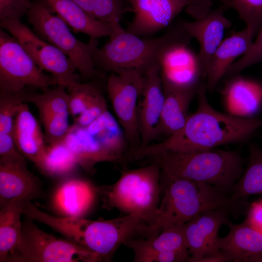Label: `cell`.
Listing matches in <instances>:
<instances>
[{"label": "cell", "instance_id": "obj_13", "mask_svg": "<svg viewBox=\"0 0 262 262\" xmlns=\"http://www.w3.org/2000/svg\"><path fill=\"white\" fill-rule=\"evenodd\" d=\"M183 25L199 43V52L194 57L195 66L199 77L206 81L210 60L224 39L225 32L230 27L231 22L225 16L224 7H219L200 18L183 21Z\"/></svg>", "mask_w": 262, "mask_h": 262}, {"label": "cell", "instance_id": "obj_20", "mask_svg": "<svg viewBox=\"0 0 262 262\" xmlns=\"http://www.w3.org/2000/svg\"><path fill=\"white\" fill-rule=\"evenodd\" d=\"M162 83L164 100L158 135H165L167 137L178 132L185 125L189 115V105L199 86L188 87Z\"/></svg>", "mask_w": 262, "mask_h": 262}, {"label": "cell", "instance_id": "obj_17", "mask_svg": "<svg viewBox=\"0 0 262 262\" xmlns=\"http://www.w3.org/2000/svg\"><path fill=\"white\" fill-rule=\"evenodd\" d=\"M227 226L228 234L219 239L220 250L233 262H262V232L245 221Z\"/></svg>", "mask_w": 262, "mask_h": 262}, {"label": "cell", "instance_id": "obj_19", "mask_svg": "<svg viewBox=\"0 0 262 262\" xmlns=\"http://www.w3.org/2000/svg\"><path fill=\"white\" fill-rule=\"evenodd\" d=\"M254 35L246 27L224 39L213 54L206 77L207 90L213 91L230 66L250 49Z\"/></svg>", "mask_w": 262, "mask_h": 262}, {"label": "cell", "instance_id": "obj_27", "mask_svg": "<svg viewBox=\"0 0 262 262\" xmlns=\"http://www.w3.org/2000/svg\"><path fill=\"white\" fill-rule=\"evenodd\" d=\"M247 166L234 185L230 196L233 199H246L254 195H262V150L251 144Z\"/></svg>", "mask_w": 262, "mask_h": 262}, {"label": "cell", "instance_id": "obj_37", "mask_svg": "<svg viewBox=\"0 0 262 262\" xmlns=\"http://www.w3.org/2000/svg\"><path fill=\"white\" fill-rule=\"evenodd\" d=\"M108 111L104 96L101 93L76 119L74 124L82 127H86Z\"/></svg>", "mask_w": 262, "mask_h": 262}, {"label": "cell", "instance_id": "obj_5", "mask_svg": "<svg viewBox=\"0 0 262 262\" xmlns=\"http://www.w3.org/2000/svg\"><path fill=\"white\" fill-rule=\"evenodd\" d=\"M161 172L159 165L152 162L148 165L123 171L114 184L95 190L105 208L135 214L147 228L154 222L160 202Z\"/></svg>", "mask_w": 262, "mask_h": 262}, {"label": "cell", "instance_id": "obj_14", "mask_svg": "<svg viewBox=\"0 0 262 262\" xmlns=\"http://www.w3.org/2000/svg\"><path fill=\"white\" fill-rule=\"evenodd\" d=\"M44 194L40 180L28 170L24 156L0 157V208L14 198L31 201Z\"/></svg>", "mask_w": 262, "mask_h": 262}, {"label": "cell", "instance_id": "obj_10", "mask_svg": "<svg viewBox=\"0 0 262 262\" xmlns=\"http://www.w3.org/2000/svg\"><path fill=\"white\" fill-rule=\"evenodd\" d=\"M145 83V76L134 69L112 72L107 90L118 121L133 153L140 147L138 107Z\"/></svg>", "mask_w": 262, "mask_h": 262}, {"label": "cell", "instance_id": "obj_25", "mask_svg": "<svg viewBox=\"0 0 262 262\" xmlns=\"http://www.w3.org/2000/svg\"><path fill=\"white\" fill-rule=\"evenodd\" d=\"M27 202L21 198H14L0 208V262H7L17 245L22 228L21 215Z\"/></svg>", "mask_w": 262, "mask_h": 262}, {"label": "cell", "instance_id": "obj_24", "mask_svg": "<svg viewBox=\"0 0 262 262\" xmlns=\"http://www.w3.org/2000/svg\"><path fill=\"white\" fill-rule=\"evenodd\" d=\"M95 192V188L85 180L68 179L57 188L53 204L57 211L67 217H79L90 207Z\"/></svg>", "mask_w": 262, "mask_h": 262}, {"label": "cell", "instance_id": "obj_32", "mask_svg": "<svg viewBox=\"0 0 262 262\" xmlns=\"http://www.w3.org/2000/svg\"><path fill=\"white\" fill-rule=\"evenodd\" d=\"M224 6L233 8L256 35L262 26V0H222Z\"/></svg>", "mask_w": 262, "mask_h": 262}, {"label": "cell", "instance_id": "obj_8", "mask_svg": "<svg viewBox=\"0 0 262 262\" xmlns=\"http://www.w3.org/2000/svg\"><path fill=\"white\" fill-rule=\"evenodd\" d=\"M12 35L0 30V92L17 93L31 86L43 92L57 85Z\"/></svg>", "mask_w": 262, "mask_h": 262}, {"label": "cell", "instance_id": "obj_33", "mask_svg": "<svg viewBox=\"0 0 262 262\" xmlns=\"http://www.w3.org/2000/svg\"><path fill=\"white\" fill-rule=\"evenodd\" d=\"M69 92V113L74 120L101 94L98 88L88 83H79Z\"/></svg>", "mask_w": 262, "mask_h": 262}, {"label": "cell", "instance_id": "obj_3", "mask_svg": "<svg viewBox=\"0 0 262 262\" xmlns=\"http://www.w3.org/2000/svg\"><path fill=\"white\" fill-rule=\"evenodd\" d=\"M192 38L183 21L172 23L163 35L156 37L138 36L121 27L98 49L93 61L95 67L111 73L131 68L144 75L150 68L159 65L166 52L187 46Z\"/></svg>", "mask_w": 262, "mask_h": 262}, {"label": "cell", "instance_id": "obj_41", "mask_svg": "<svg viewBox=\"0 0 262 262\" xmlns=\"http://www.w3.org/2000/svg\"><path fill=\"white\" fill-rule=\"evenodd\" d=\"M231 259L222 251L217 254L207 256L201 258L196 262H229Z\"/></svg>", "mask_w": 262, "mask_h": 262}, {"label": "cell", "instance_id": "obj_18", "mask_svg": "<svg viewBox=\"0 0 262 262\" xmlns=\"http://www.w3.org/2000/svg\"><path fill=\"white\" fill-rule=\"evenodd\" d=\"M238 75L231 76L222 90L225 109L235 117H253L262 104V86Z\"/></svg>", "mask_w": 262, "mask_h": 262}, {"label": "cell", "instance_id": "obj_29", "mask_svg": "<svg viewBox=\"0 0 262 262\" xmlns=\"http://www.w3.org/2000/svg\"><path fill=\"white\" fill-rule=\"evenodd\" d=\"M44 175L59 177L71 173L78 163L64 141L47 146Z\"/></svg>", "mask_w": 262, "mask_h": 262}, {"label": "cell", "instance_id": "obj_28", "mask_svg": "<svg viewBox=\"0 0 262 262\" xmlns=\"http://www.w3.org/2000/svg\"><path fill=\"white\" fill-rule=\"evenodd\" d=\"M90 16L100 21L118 24L127 9V0H73Z\"/></svg>", "mask_w": 262, "mask_h": 262}, {"label": "cell", "instance_id": "obj_21", "mask_svg": "<svg viewBox=\"0 0 262 262\" xmlns=\"http://www.w3.org/2000/svg\"><path fill=\"white\" fill-rule=\"evenodd\" d=\"M63 141L74 156L78 164L87 172H94L95 165L98 163L118 162L85 127L73 124Z\"/></svg>", "mask_w": 262, "mask_h": 262}, {"label": "cell", "instance_id": "obj_39", "mask_svg": "<svg viewBox=\"0 0 262 262\" xmlns=\"http://www.w3.org/2000/svg\"><path fill=\"white\" fill-rule=\"evenodd\" d=\"M212 3L213 0H188L185 11L195 19H199L211 11Z\"/></svg>", "mask_w": 262, "mask_h": 262}, {"label": "cell", "instance_id": "obj_4", "mask_svg": "<svg viewBox=\"0 0 262 262\" xmlns=\"http://www.w3.org/2000/svg\"><path fill=\"white\" fill-rule=\"evenodd\" d=\"M148 158L168 177L206 183L230 195L244 171V160L238 153L216 148L167 151Z\"/></svg>", "mask_w": 262, "mask_h": 262}, {"label": "cell", "instance_id": "obj_7", "mask_svg": "<svg viewBox=\"0 0 262 262\" xmlns=\"http://www.w3.org/2000/svg\"><path fill=\"white\" fill-rule=\"evenodd\" d=\"M20 238L7 262H96L89 250L71 241L58 238L39 228L26 217Z\"/></svg>", "mask_w": 262, "mask_h": 262}, {"label": "cell", "instance_id": "obj_36", "mask_svg": "<svg viewBox=\"0 0 262 262\" xmlns=\"http://www.w3.org/2000/svg\"><path fill=\"white\" fill-rule=\"evenodd\" d=\"M32 1L29 0H0V21L19 20L27 14Z\"/></svg>", "mask_w": 262, "mask_h": 262}, {"label": "cell", "instance_id": "obj_22", "mask_svg": "<svg viewBox=\"0 0 262 262\" xmlns=\"http://www.w3.org/2000/svg\"><path fill=\"white\" fill-rule=\"evenodd\" d=\"M46 0L74 32L90 38L110 37L122 27L120 23L109 24L93 18L73 0Z\"/></svg>", "mask_w": 262, "mask_h": 262}, {"label": "cell", "instance_id": "obj_30", "mask_svg": "<svg viewBox=\"0 0 262 262\" xmlns=\"http://www.w3.org/2000/svg\"><path fill=\"white\" fill-rule=\"evenodd\" d=\"M66 89L63 86L57 85L56 87L49 89L41 94L28 93L27 102L35 105L40 116L69 113V97Z\"/></svg>", "mask_w": 262, "mask_h": 262}, {"label": "cell", "instance_id": "obj_40", "mask_svg": "<svg viewBox=\"0 0 262 262\" xmlns=\"http://www.w3.org/2000/svg\"><path fill=\"white\" fill-rule=\"evenodd\" d=\"M22 155L16 146L12 133L0 134V157Z\"/></svg>", "mask_w": 262, "mask_h": 262}, {"label": "cell", "instance_id": "obj_6", "mask_svg": "<svg viewBox=\"0 0 262 262\" xmlns=\"http://www.w3.org/2000/svg\"><path fill=\"white\" fill-rule=\"evenodd\" d=\"M27 15L34 32L63 52L82 77L91 79L96 76L93 57L98 48L97 38H90L88 43L78 39L46 0L32 1Z\"/></svg>", "mask_w": 262, "mask_h": 262}, {"label": "cell", "instance_id": "obj_34", "mask_svg": "<svg viewBox=\"0 0 262 262\" xmlns=\"http://www.w3.org/2000/svg\"><path fill=\"white\" fill-rule=\"evenodd\" d=\"M69 113L48 115L40 116L45 129L46 143L52 145L63 141L69 131Z\"/></svg>", "mask_w": 262, "mask_h": 262}, {"label": "cell", "instance_id": "obj_12", "mask_svg": "<svg viewBox=\"0 0 262 262\" xmlns=\"http://www.w3.org/2000/svg\"><path fill=\"white\" fill-rule=\"evenodd\" d=\"M133 16L126 31L150 37L168 27L188 4V0H127Z\"/></svg>", "mask_w": 262, "mask_h": 262}, {"label": "cell", "instance_id": "obj_2", "mask_svg": "<svg viewBox=\"0 0 262 262\" xmlns=\"http://www.w3.org/2000/svg\"><path fill=\"white\" fill-rule=\"evenodd\" d=\"M163 179L157 216L153 224L146 228L145 238H153L166 229L183 225L209 210L225 209L237 218L246 212L249 205L246 199H233L229 194L206 183L164 175Z\"/></svg>", "mask_w": 262, "mask_h": 262}, {"label": "cell", "instance_id": "obj_1", "mask_svg": "<svg viewBox=\"0 0 262 262\" xmlns=\"http://www.w3.org/2000/svg\"><path fill=\"white\" fill-rule=\"evenodd\" d=\"M206 82L197 92V109L189 115L183 128L162 142L150 144L137 151L134 159L149 158L167 151H191L215 148L242 143L262 128V118H239L215 110L206 95Z\"/></svg>", "mask_w": 262, "mask_h": 262}, {"label": "cell", "instance_id": "obj_38", "mask_svg": "<svg viewBox=\"0 0 262 262\" xmlns=\"http://www.w3.org/2000/svg\"><path fill=\"white\" fill-rule=\"evenodd\" d=\"M245 221L250 226L262 232V199L249 205Z\"/></svg>", "mask_w": 262, "mask_h": 262}, {"label": "cell", "instance_id": "obj_31", "mask_svg": "<svg viewBox=\"0 0 262 262\" xmlns=\"http://www.w3.org/2000/svg\"><path fill=\"white\" fill-rule=\"evenodd\" d=\"M25 89L17 93L0 92V134L12 133L15 117L27 102Z\"/></svg>", "mask_w": 262, "mask_h": 262}, {"label": "cell", "instance_id": "obj_9", "mask_svg": "<svg viewBox=\"0 0 262 262\" xmlns=\"http://www.w3.org/2000/svg\"><path fill=\"white\" fill-rule=\"evenodd\" d=\"M1 28L9 32L43 70L49 72L57 85L70 91L80 83L81 76L71 60L60 50L41 39L19 20L0 21Z\"/></svg>", "mask_w": 262, "mask_h": 262}, {"label": "cell", "instance_id": "obj_23", "mask_svg": "<svg viewBox=\"0 0 262 262\" xmlns=\"http://www.w3.org/2000/svg\"><path fill=\"white\" fill-rule=\"evenodd\" d=\"M166 252L189 255L183 225L171 227L153 238L140 237L137 257L141 262H165Z\"/></svg>", "mask_w": 262, "mask_h": 262}, {"label": "cell", "instance_id": "obj_15", "mask_svg": "<svg viewBox=\"0 0 262 262\" xmlns=\"http://www.w3.org/2000/svg\"><path fill=\"white\" fill-rule=\"evenodd\" d=\"M144 76L138 107L141 145L136 152L150 144L159 136L158 127L164 100L159 65L150 68Z\"/></svg>", "mask_w": 262, "mask_h": 262}, {"label": "cell", "instance_id": "obj_26", "mask_svg": "<svg viewBox=\"0 0 262 262\" xmlns=\"http://www.w3.org/2000/svg\"><path fill=\"white\" fill-rule=\"evenodd\" d=\"M85 128L118 162L123 159L128 143L118 122L108 111Z\"/></svg>", "mask_w": 262, "mask_h": 262}, {"label": "cell", "instance_id": "obj_11", "mask_svg": "<svg viewBox=\"0 0 262 262\" xmlns=\"http://www.w3.org/2000/svg\"><path fill=\"white\" fill-rule=\"evenodd\" d=\"M230 213L221 208L203 212L183 225L189 257L187 262H196L205 256L221 251L219 246L220 227L231 222Z\"/></svg>", "mask_w": 262, "mask_h": 262}, {"label": "cell", "instance_id": "obj_16", "mask_svg": "<svg viewBox=\"0 0 262 262\" xmlns=\"http://www.w3.org/2000/svg\"><path fill=\"white\" fill-rule=\"evenodd\" d=\"M12 135L18 151L44 174L47 155L45 135L26 103L15 117Z\"/></svg>", "mask_w": 262, "mask_h": 262}, {"label": "cell", "instance_id": "obj_35", "mask_svg": "<svg viewBox=\"0 0 262 262\" xmlns=\"http://www.w3.org/2000/svg\"><path fill=\"white\" fill-rule=\"evenodd\" d=\"M256 35L249 50L230 66L225 76L239 74L244 69L262 62V26Z\"/></svg>", "mask_w": 262, "mask_h": 262}]
</instances>
